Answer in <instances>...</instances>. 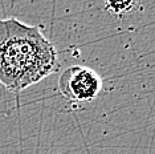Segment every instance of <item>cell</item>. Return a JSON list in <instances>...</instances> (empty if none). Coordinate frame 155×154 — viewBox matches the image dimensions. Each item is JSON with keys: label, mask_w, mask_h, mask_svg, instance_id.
Listing matches in <instances>:
<instances>
[{"label": "cell", "mask_w": 155, "mask_h": 154, "mask_svg": "<svg viewBox=\"0 0 155 154\" xmlns=\"http://www.w3.org/2000/svg\"><path fill=\"white\" fill-rule=\"evenodd\" d=\"M58 65L53 43L38 25L0 19V84L20 92L52 75Z\"/></svg>", "instance_id": "6da1fadb"}, {"label": "cell", "mask_w": 155, "mask_h": 154, "mask_svg": "<svg viewBox=\"0 0 155 154\" xmlns=\"http://www.w3.org/2000/svg\"><path fill=\"white\" fill-rule=\"evenodd\" d=\"M102 79L96 71L82 65L66 68L58 79V90L70 101L89 102L100 94Z\"/></svg>", "instance_id": "7a4b0ae2"}, {"label": "cell", "mask_w": 155, "mask_h": 154, "mask_svg": "<svg viewBox=\"0 0 155 154\" xmlns=\"http://www.w3.org/2000/svg\"><path fill=\"white\" fill-rule=\"evenodd\" d=\"M137 3L135 2H110L106 3V7L113 13L118 16H122L123 13H129L133 11V7H135Z\"/></svg>", "instance_id": "3957f363"}]
</instances>
